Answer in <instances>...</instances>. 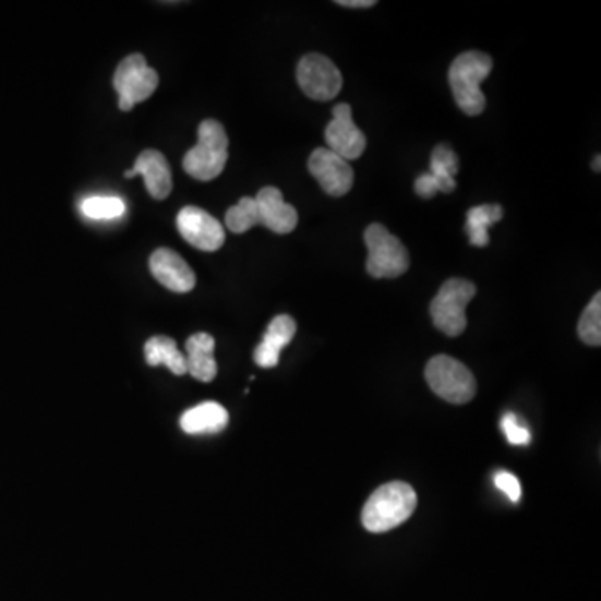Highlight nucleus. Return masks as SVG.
I'll list each match as a JSON object with an SVG mask.
<instances>
[{
  "label": "nucleus",
  "mask_w": 601,
  "mask_h": 601,
  "mask_svg": "<svg viewBox=\"0 0 601 601\" xmlns=\"http://www.w3.org/2000/svg\"><path fill=\"white\" fill-rule=\"evenodd\" d=\"M144 354L149 366H166L171 373L182 376L188 373L185 357L179 351L175 339L168 336H154L144 346Z\"/></svg>",
  "instance_id": "obj_19"
},
{
  "label": "nucleus",
  "mask_w": 601,
  "mask_h": 601,
  "mask_svg": "<svg viewBox=\"0 0 601 601\" xmlns=\"http://www.w3.org/2000/svg\"><path fill=\"white\" fill-rule=\"evenodd\" d=\"M81 211L93 221H111L125 214V203L116 196H93L82 201Z\"/></svg>",
  "instance_id": "obj_21"
},
{
  "label": "nucleus",
  "mask_w": 601,
  "mask_h": 601,
  "mask_svg": "<svg viewBox=\"0 0 601 601\" xmlns=\"http://www.w3.org/2000/svg\"><path fill=\"white\" fill-rule=\"evenodd\" d=\"M182 238L196 250L214 253L225 244V228L216 217L197 206L182 207L176 219Z\"/></svg>",
  "instance_id": "obj_9"
},
{
  "label": "nucleus",
  "mask_w": 601,
  "mask_h": 601,
  "mask_svg": "<svg viewBox=\"0 0 601 601\" xmlns=\"http://www.w3.org/2000/svg\"><path fill=\"white\" fill-rule=\"evenodd\" d=\"M418 506L417 491L402 481L377 488L361 513L363 527L371 533H386L411 518Z\"/></svg>",
  "instance_id": "obj_1"
},
{
  "label": "nucleus",
  "mask_w": 601,
  "mask_h": 601,
  "mask_svg": "<svg viewBox=\"0 0 601 601\" xmlns=\"http://www.w3.org/2000/svg\"><path fill=\"white\" fill-rule=\"evenodd\" d=\"M336 4L349 9H368L376 5V2H374V0H338Z\"/></svg>",
  "instance_id": "obj_26"
},
{
  "label": "nucleus",
  "mask_w": 601,
  "mask_h": 601,
  "mask_svg": "<svg viewBox=\"0 0 601 601\" xmlns=\"http://www.w3.org/2000/svg\"><path fill=\"white\" fill-rule=\"evenodd\" d=\"M299 87L310 99L332 100L341 93L342 75L332 59L321 53H308L296 71Z\"/></svg>",
  "instance_id": "obj_8"
},
{
  "label": "nucleus",
  "mask_w": 601,
  "mask_h": 601,
  "mask_svg": "<svg viewBox=\"0 0 601 601\" xmlns=\"http://www.w3.org/2000/svg\"><path fill=\"white\" fill-rule=\"evenodd\" d=\"M229 140L221 122L207 119L201 122L197 144L185 153L182 168L197 181H213L225 171Z\"/></svg>",
  "instance_id": "obj_3"
},
{
  "label": "nucleus",
  "mask_w": 601,
  "mask_h": 601,
  "mask_svg": "<svg viewBox=\"0 0 601 601\" xmlns=\"http://www.w3.org/2000/svg\"><path fill=\"white\" fill-rule=\"evenodd\" d=\"M134 175H141L146 182L147 193L154 200L163 201L171 194L172 175L169 163L159 151L147 149L135 159Z\"/></svg>",
  "instance_id": "obj_16"
},
{
  "label": "nucleus",
  "mask_w": 601,
  "mask_h": 601,
  "mask_svg": "<svg viewBox=\"0 0 601 601\" xmlns=\"http://www.w3.org/2000/svg\"><path fill=\"white\" fill-rule=\"evenodd\" d=\"M458 171L459 160L455 151L446 144H440L431 154L430 171L417 179L414 191L421 200H431L436 193H453Z\"/></svg>",
  "instance_id": "obj_12"
},
{
  "label": "nucleus",
  "mask_w": 601,
  "mask_h": 601,
  "mask_svg": "<svg viewBox=\"0 0 601 601\" xmlns=\"http://www.w3.org/2000/svg\"><path fill=\"white\" fill-rule=\"evenodd\" d=\"M214 349H216V341L207 333H196L185 341V364L191 376L203 383H211L217 376Z\"/></svg>",
  "instance_id": "obj_17"
},
{
  "label": "nucleus",
  "mask_w": 601,
  "mask_h": 601,
  "mask_svg": "<svg viewBox=\"0 0 601 601\" xmlns=\"http://www.w3.org/2000/svg\"><path fill=\"white\" fill-rule=\"evenodd\" d=\"M477 295V286L468 279L452 278L442 286L431 301L430 313L434 326L449 338L467 329V306Z\"/></svg>",
  "instance_id": "obj_4"
},
{
  "label": "nucleus",
  "mask_w": 601,
  "mask_h": 601,
  "mask_svg": "<svg viewBox=\"0 0 601 601\" xmlns=\"http://www.w3.org/2000/svg\"><path fill=\"white\" fill-rule=\"evenodd\" d=\"M124 176H125V179H132L134 178V171H132V169H129V171H125L124 172Z\"/></svg>",
  "instance_id": "obj_28"
},
{
  "label": "nucleus",
  "mask_w": 601,
  "mask_h": 601,
  "mask_svg": "<svg viewBox=\"0 0 601 601\" xmlns=\"http://www.w3.org/2000/svg\"><path fill=\"white\" fill-rule=\"evenodd\" d=\"M503 207L498 204H481V206L471 207L467 214V225H465V231H467L470 244L474 248H484L490 244V231L491 226L502 221Z\"/></svg>",
  "instance_id": "obj_20"
},
{
  "label": "nucleus",
  "mask_w": 601,
  "mask_h": 601,
  "mask_svg": "<svg viewBox=\"0 0 601 601\" xmlns=\"http://www.w3.org/2000/svg\"><path fill=\"white\" fill-rule=\"evenodd\" d=\"M308 168L320 182L324 193L329 196H346L354 184V171L348 160L342 159L327 147L313 151Z\"/></svg>",
  "instance_id": "obj_11"
},
{
  "label": "nucleus",
  "mask_w": 601,
  "mask_h": 601,
  "mask_svg": "<svg viewBox=\"0 0 601 601\" xmlns=\"http://www.w3.org/2000/svg\"><path fill=\"white\" fill-rule=\"evenodd\" d=\"M327 149L338 154L345 160L360 159L366 149V135L352 121L349 104H338L333 109V119L324 131Z\"/></svg>",
  "instance_id": "obj_10"
},
{
  "label": "nucleus",
  "mask_w": 601,
  "mask_h": 601,
  "mask_svg": "<svg viewBox=\"0 0 601 601\" xmlns=\"http://www.w3.org/2000/svg\"><path fill=\"white\" fill-rule=\"evenodd\" d=\"M600 156H597V160H593V171L600 172Z\"/></svg>",
  "instance_id": "obj_27"
},
{
  "label": "nucleus",
  "mask_w": 601,
  "mask_h": 601,
  "mask_svg": "<svg viewBox=\"0 0 601 601\" xmlns=\"http://www.w3.org/2000/svg\"><path fill=\"white\" fill-rule=\"evenodd\" d=\"M226 226L235 235L250 231L257 226L256 201L254 197H241L236 206H231L226 213Z\"/></svg>",
  "instance_id": "obj_22"
},
{
  "label": "nucleus",
  "mask_w": 601,
  "mask_h": 601,
  "mask_svg": "<svg viewBox=\"0 0 601 601\" xmlns=\"http://www.w3.org/2000/svg\"><path fill=\"white\" fill-rule=\"evenodd\" d=\"M256 201L257 226H264L276 235H288L298 226V211L283 200L275 185L261 189Z\"/></svg>",
  "instance_id": "obj_14"
},
{
  "label": "nucleus",
  "mask_w": 601,
  "mask_h": 601,
  "mask_svg": "<svg viewBox=\"0 0 601 601\" xmlns=\"http://www.w3.org/2000/svg\"><path fill=\"white\" fill-rule=\"evenodd\" d=\"M229 423V414L219 402L207 401L188 409L181 417V428L188 434L221 433Z\"/></svg>",
  "instance_id": "obj_18"
},
{
  "label": "nucleus",
  "mask_w": 601,
  "mask_h": 601,
  "mask_svg": "<svg viewBox=\"0 0 601 601\" xmlns=\"http://www.w3.org/2000/svg\"><path fill=\"white\" fill-rule=\"evenodd\" d=\"M151 275L159 285L172 292L193 291L196 286V275L189 264L169 248L154 251L149 260Z\"/></svg>",
  "instance_id": "obj_13"
},
{
  "label": "nucleus",
  "mask_w": 601,
  "mask_h": 601,
  "mask_svg": "<svg viewBox=\"0 0 601 601\" xmlns=\"http://www.w3.org/2000/svg\"><path fill=\"white\" fill-rule=\"evenodd\" d=\"M495 484L498 490H502L513 503L520 502L521 498V486L520 481L516 480V477H513L512 473H506V471H500L495 477Z\"/></svg>",
  "instance_id": "obj_25"
},
{
  "label": "nucleus",
  "mask_w": 601,
  "mask_h": 601,
  "mask_svg": "<svg viewBox=\"0 0 601 601\" xmlns=\"http://www.w3.org/2000/svg\"><path fill=\"white\" fill-rule=\"evenodd\" d=\"M159 75L149 68L143 53H131L116 69L115 89L119 109L131 111L135 104L144 103L156 93Z\"/></svg>",
  "instance_id": "obj_7"
},
{
  "label": "nucleus",
  "mask_w": 601,
  "mask_h": 601,
  "mask_svg": "<svg viewBox=\"0 0 601 601\" xmlns=\"http://www.w3.org/2000/svg\"><path fill=\"white\" fill-rule=\"evenodd\" d=\"M578 336L588 346L601 345V295L597 292L578 323Z\"/></svg>",
  "instance_id": "obj_23"
},
{
  "label": "nucleus",
  "mask_w": 601,
  "mask_h": 601,
  "mask_svg": "<svg viewBox=\"0 0 601 601\" xmlns=\"http://www.w3.org/2000/svg\"><path fill=\"white\" fill-rule=\"evenodd\" d=\"M502 428L505 431L509 445L527 446L531 442V433L528 428L521 426L515 413H506L502 420Z\"/></svg>",
  "instance_id": "obj_24"
},
{
  "label": "nucleus",
  "mask_w": 601,
  "mask_h": 601,
  "mask_svg": "<svg viewBox=\"0 0 601 601\" xmlns=\"http://www.w3.org/2000/svg\"><path fill=\"white\" fill-rule=\"evenodd\" d=\"M424 377L434 395L453 405L470 402L477 395L473 373L461 361L446 354H438L430 360Z\"/></svg>",
  "instance_id": "obj_6"
},
{
  "label": "nucleus",
  "mask_w": 601,
  "mask_h": 601,
  "mask_svg": "<svg viewBox=\"0 0 601 601\" xmlns=\"http://www.w3.org/2000/svg\"><path fill=\"white\" fill-rule=\"evenodd\" d=\"M368 248L366 271L374 279H395L409 269V254L402 242L383 225L364 231Z\"/></svg>",
  "instance_id": "obj_5"
},
{
  "label": "nucleus",
  "mask_w": 601,
  "mask_h": 601,
  "mask_svg": "<svg viewBox=\"0 0 601 601\" xmlns=\"http://www.w3.org/2000/svg\"><path fill=\"white\" fill-rule=\"evenodd\" d=\"M296 321L288 314H279L271 321L264 333L263 341L254 351V363L264 370L278 366L283 349L292 341L296 335Z\"/></svg>",
  "instance_id": "obj_15"
},
{
  "label": "nucleus",
  "mask_w": 601,
  "mask_h": 601,
  "mask_svg": "<svg viewBox=\"0 0 601 601\" xmlns=\"http://www.w3.org/2000/svg\"><path fill=\"white\" fill-rule=\"evenodd\" d=\"M493 61L478 50H468L453 61L449 68V86L456 104L465 115L480 116L486 107L481 82L490 75Z\"/></svg>",
  "instance_id": "obj_2"
}]
</instances>
